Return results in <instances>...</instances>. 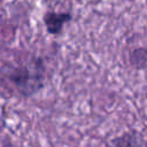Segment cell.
I'll return each instance as SVG.
<instances>
[{
	"label": "cell",
	"mask_w": 147,
	"mask_h": 147,
	"mask_svg": "<svg viewBox=\"0 0 147 147\" xmlns=\"http://www.w3.org/2000/svg\"><path fill=\"white\" fill-rule=\"evenodd\" d=\"M71 15L69 13H56V11H47L44 15V23L47 31L51 34H57L62 31L64 24L70 21Z\"/></svg>",
	"instance_id": "obj_1"
},
{
	"label": "cell",
	"mask_w": 147,
	"mask_h": 147,
	"mask_svg": "<svg viewBox=\"0 0 147 147\" xmlns=\"http://www.w3.org/2000/svg\"><path fill=\"white\" fill-rule=\"evenodd\" d=\"M110 147H146L145 140L139 132H126L111 140Z\"/></svg>",
	"instance_id": "obj_2"
}]
</instances>
